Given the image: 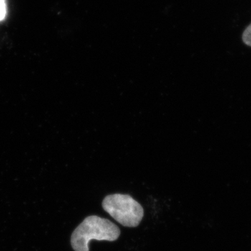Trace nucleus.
Listing matches in <instances>:
<instances>
[{"label": "nucleus", "instance_id": "obj_4", "mask_svg": "<svg viewBox=\"0 0 251 251\" xmlns=\"http://www.w3.org/2000/svg\"><path fill=\"white\" fill-rule=\"evenodd\" d=\"M6 14V4L4 0H0V21L4 19Z\"/></svg>", "mask_w": 251, "mask_h": 251}, {"label": "nucleus", "instance_id": "obj_2", "mask_svg": "<svg viewBox=\"0 0 251 251\" xmlns=\"http://www.w3.org/2000/svg\"><path fill=\"white\" fill-rule=\"evenodd\" d=\"M102 206L112 218L125 227H137L144 216L143 206L129 195H109L104 198Z\"/></svg>", "mask_w": 251, "mask_h": 251}, {"label": "nucleus", "instance_id": "obj_1", "mask_svg": "<svg viewBox=\"0 0 251 251\" xmlns=\"http://www.w3.org/2000/svg\"><path fill=\"white\" fill-rule=\"evenodd\" d=\"M120 235V229L108 219L97 216L86 218L73 232L71 244L75 251H90L92 240L115 242Z\"/></svg>", "mask_w": 251, "mask_h": 251}, {"label": "nucleus", "instance_id": "obj_3", "mask_svg": "<svg viewBox=\"0 0 251 251\" xmlns=\"http://www.w3.org/2000/svg\"><path fill=\"white\" fill-rule=\"evenodd\" d=\"M242 40L246 45L251 47V23L243 33Z\"/></svg>", "mask_w": 251, "mask_h": 251}]
</instances>
